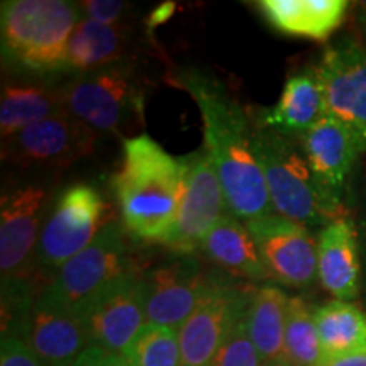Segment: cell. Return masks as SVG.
Here are the masks:
<instances>
[{"mask_svg":"<svg viewBox=\"0 0 366 366\" xmlns=\"http://www.w3.org/2000/svg\"><path fill=\"white\" fill-rule=\"evenodd\" d=\"M129 49V29L126 26H105L81 19L68 44L66 73L84 75L124 63Z\"/></svg>","mask_w":366,"mask_h":366,"instance_id":"44dd1931","label":"cell"},{"mask_svg":"<svg viewBox=\"0 0 366 366\" xmlns=\"http://www.w3.org/2000/svg\"><path fill=\"white\" fill-rule=\"evenodd\" d=\"M299 141L317 182L341 199L346 178L365 151L355 132L340 119L324 114Z\"/></svg>","mask_w":366,"mask_h":366,"instance_id":"e0dca14e","label":"cell"},{"mask_svg":"<svg viewBox=\"0 0 366 366\" xmlns=\"http://www.w3.org/2000/svg\"><path fill=\"white\" fill-rule=\"evenodd\" d=\"M355 14H353V24L356 29V34H361L366 31V0L365 2L355 4Z\"/></svg>","mask_w":366,"mask_h":366,"instance_id":"d6a6232c","label":"cell"},{"mask_svg":"<svg viewBox=\"0 0 366 366\" xmlns=\"http://www.w3.org/2000/svg\"><path fill=\"white\" fill-rule=\"evenodd\" d=\"M4 334L17 336L43 366H66L90 347L81 317L36 299Z\"/></svg>","mask_w":366,"mask_h":366,"instance_id":"9a60e30c","label":"cell"},{"mask_svg":"<svg viewBox=\"0 0 366 366\" xmlns=\"http://www.w3.org/2000/svg\"><path fill=\"white\" fill-rule=\"evenodd\" d=\"M66 366H129L122 355L109 353L100 347L90 346L81 353L79 358L73 360Z\"/></svg>","mask_w":366,"mask_h":366,"instance_id":"4dcf8cb0","label":"cell"},{"mask_svg":"<svg viewBox=\"0 0 366 366\" xmlns=\"http://www.w3.org/2000/svg\"><path fill=\"white\" fill-rule=\"evenodd\" d=\"M46 189L38 185L17 187L0 200V272H2L4 327L11 326L38 299L31 274V258L39 227Z\"/></svg>","mask_w":366,"mask_h":366,"instance_id":"5b68a950","label":"cell"},{"mask_svg":"<svg viewBox=\"0 0 366 366\" xmlns=\"http://www.w3.org/2000/svg\"><path fill=\"white\" fill-rule=\"evenodd\" d=\"M59 89L65 111L94 132L122 136L144 126V86L127 63L76 75Z\"/></svg>","mask_w":366,"mask_h":366,"instance_id":"8992f818","label":"cell"},{"mask_svg":"<svg viewBox=\"0 0 366 366\" xmlns=\"http://www.w3.org/2000/svg\"><path fill=\"white\" fill-rule=\"evenodd\" d=\"M185 177V158L172 157L148 134L126 137L112 189L132 237L162 244L177 222Z\"/></svg>","mask_w":366,"mask_h":366,"instance_id":"7a4b0ae2","label":"cell"},{"mask_svg":"<svg viewBox=\"0 0 366 366\" xmlns=\"http://www.w3.org/2000/svg\"><path fill=\"white\" fill-rule=\"evenodd\" d=\"M253 148L274 214L307 229H324L337 217L346 216L340 197L327 192L314 177L295 137L254 126Z\"/></svg>","mask_w":366,"mask_h":366,"instance_id":"277c9868","label":"cell"},{"mask_svg":"<svg viewBox=\"0 0 366 366\" xmlns=\"http://www.w3.org/2000/svg\"><path fill=\"white\" fill-rule=\"evenodd\" d=\"M288 302L290 297L273 285L258 288L251 297L246 326L262 363L282 360Z\"/></svg>","mask_w":366,"mask_h":366,"instance_id":"d4e9b609","label":"cell"},{"mask_svg":"<svg viewBox=\"0 0 366 366\" xmlns=\"http://www.w3.org/2000/svg\"><path fill=\"white\" fill-rule=\"evenodd\" d=\"M210 278L194 256H178L141 274L146 322L178 331L202 300Z\"/></svg>","mask_w":366,"mask_h":366,"instance_id":"5bb4252c","label":"cell"},{"mask_svg":"<svg viewBox=\"0 0 366 366\" xmlns=\"http://www.w3.org/2000/svg\"><path fill=\"white\" fill-rule=\"evenodd\" d=\"M314 310L302 297H290L280 360L287 366H320L324 363Z\"/></svg>","mask_w":366,"mask_h":366,"instance_id":"484cf974","label":"cell"},{"mask_svg":"<svg viewBox=\"0 0 366 366\" xmlns=\"http://www.w3.org/2000/svg\"><path fill=\"white\" fill-rule=\"evenodd\" d=\"M248 314V312H246ZM262 358L251 341L246 326V315L234 327L226 345L221 347L210 366H259Z\"/></svg>","mask_w":366,"mask_h":366,"instance_id":"83f0119b","label":"cell"},{"mask_svg":"<svg viewBox=\"0 0 366 366\" xmlns=\"http://www.w3.org/2000/svg\"><path fill=\"white\" fill-rule=\"evenodd\" d=\"M126 229L109 221L84 251L51 278L38 299L54 307L79 310L105 287L132 272L126 246Z\"/></svg>","mask_w":366,"mask_h":366,"instance_id":"52a82bcc","label":"cell"},{"mask_svg":"<svg viewBox=\"0 0 366 366\" xmlns=\"http://www.w3.org/2000/svg\"><path fill=\"white\" fill-rule=\"evenodd\" d=\"M81 21L79 2L7 0L0 9L4 65L34 76L66 73L68 44Z\"/></svg>","mask_w":366,"mask_h":366,"instance_id":"3957f363","label":"cell"},{"mask_svg":"<svg viewBox=\"0 0 366 366\" xmlns=\"http://www.w3.org/2000/svg\"><path fill=\"white\" fill-rule=\"evenodd\" d=\"M187 177L180 210L163 246L180 256H190L204 246L205 237L226 216V197L212 159L205 148L185 157Z\"/></svg>","mask_w":366,"mask_h":366,"instance_id":"30bf717a","label":"cell"},{"mask_svg":"<svg viewBox=\"0 0 366 366\" xmlns=\"http://www.w3.org/2000/svg\"><path fill=\"white\" fill-rule=\"evenodd\" d=\"M317 278L336 300L350 302L360 294V232L347 216L320 229L317 239Z\"/></svg>","mask_w":366,"mask_h":366,"instance_id":"ac0fdd59","label":"cell"},{"mask_svg":"<svg viewBox=\"0 0 366 366\" xmlns=\"http://www.w3.org/2000/svg\"><path fill=\"white\" fill-rule=\"evenodd\" d=\"M0 366H43L17 336L2 334Z\"/></svg>","mask_w":366,"mask_h":366,"instance_id":"f546056e","label":"cell"},{"mask_svg":"<svg viewBox=\"0 0 366 366\" xmlns=\"http://www.w3.org/2000/svg\"><path fill=\"white\" fill-rule=\"evenodd\" d=\"M251 297L248 288L214 274L202 300L178 329L180 366H210L248 312Z\"/></svg>","mask_w":366,"mask_h":366,"instance_id":"9c48e42d","label":"cell"},{"mask_svg":"<svg viewBox=\"0 0 366 366\" xmlns=\"http://www.w3.org/2000/svg\"><path fill=\"white\" fill-rule=\"evenodd\" d=\"M170 7L172 6L159 7L158 11L153 12V16H151V21H153L154 24H158V22H163L164 19H168V16H170Z\"/></svg>","mask_w":366,"mask_h":366,"instance_id":"836d02e7","label":"cell"},{"mask_svg":"<svg viewBox=\"0 0 366 366\" xmlns=\"http://www.w3.org/2000/svg\"><path fill=\"white\" fill-rule=\"evenodd\" d=\"M256 6L277 31L314 41L331 38L350 11L346 0H259Z\"/></svg>","mask_w":366,"mask_h":366,"instance_id":"d6986e66","label":"cell"},{"mask_svg":"<svg viewBox=\"0 0 366 366\" xmlns=\"http://www.w3.org/2000/svg\"><path fill=\"white\" fill-rule=\"evenodd\" d=\"M320 366H366V353L347 355L341 356V358L327 360Z\"/></svg>","mask_w":366,"mask_h":366,"instance_id":"1f68e13d","label":"cell"},{"mask_svg":"<svg viewBox=\"0 0 366 366\" xmlns=\"http://www.w3.org/2000/svg\"><path fill=\"white\" fill-rule=\"evenodd\" d=\"M317 71L326 114L355 132L366 151V49L345 38L324 51Z\"/></svg>","mask_w":366,"mask_h":366,"instance_id":"4fadbf2b","label":"cell"},{"mask_svg":"<svg viewBox=\"0 0 366 366\" xmlns=\"http://www.w3.org/2000/svg\"><path fill=\"white\" fill-rule=\"evenodd\" d=\"M81 19L99 22L105 26H124V17L131 6L119 0H86L79 2Z\"/></svg>","mask_w":366,"mask_h":366,"instance_id":"f1b7e54d","label":"cell"},{"mask_svg":"<svg viewBox=\"0 0 366 366\" xmlns=\"http://www.w3.org/2000/svg\"><path fill=\"white\" fill-rule=\"evenodd\" d=\"M61 111H65L61 89L22 81L4 84L0 97V132L4 141Z\"/></svg>","mask_w":366,"mask_h":366,"instance_id":"603a6c76","label":"cell"},{"mask_svg":"<svg viewBox=\"0 0 366 366\" xmlns=\"http://www.w3.org/2000/svg\"><path fill=\"white\" fill-rule=\"evenodd\" d=\"M363 242H365V253H366V219L363 222Z\"/></svg>","mask_w":366,"mask_h":366,"instance_id":"8d00e7d4","label":"cell"},{"mask_svg":"<svg viewBox=\"0 0 366 366\" xmlns=\"http://www.w3.org/2000/svg\"><path fill=\"white\" fill-rule=\"evenodd\" d=\"M95 139L97 132L70 112L61 111L7 139L4 154L26 167H66L89 157Z\"/></svg>","mask_w":366,"mask_h":366,"instance_id":"2e32d148","label":"cell"},{"mask_svg":"<svg viewBox=\"0 0 366 366\" xmlns=\"http://www.w3.org/2000/svg\"><path fill=\"white\" fill-rule=\"evenodd\" d=\"M324 114L326 105L317 71L305 70L287 80L278 104L262 112L258 126L300 139Z\"/></svg>","mask_w":366,"mask_h":366,"instance_id":"ffe728a7","label":"cell"},{"mask_svg":"<svg viewBox=\"0 0 366 366\" xmlns=\"http://www.w3.org/2000/svg\"><path fill=\"white\" fill-rule=\"evenodd\" d=\"M356 39H358V43H360L361 46H363V48L366 49V31H365V33L358 34V38H356Z\"/></svg>","mask_w":366,"mask_h":366,"instance_id":"d590c367","label":"cell"},{"mask_svg":"<svg viewBox=\"0 0 366 366\" xmlns=\"http://www.w3.org/2000/svg\"><path fill=\"white\" fill-rule=\"evenodd\" d=\"M246 226L254 237L268 278L292 288L312 285L317 278V241L307 227L273 212Z\"/></svg>","mask_w":366,"mask_h":366,"instance_id":"7c38bea8","label":"cell"},{"mask_svg":"<svg viewBox=\"0 0 366 366\" xmlns=\"http://www.w3.org/2000/svg\"><path fill=\"white\" fill-rule=\"evenodd\" d=\"M172 84L185 90L200 111L204 148L221 180L229 212L244 222L272 214V202L253 148L248 114L221 80L197 68L180 70Z\"/></svg>","mask_w":366,"mask_h":366,"instance_id":"6da1fadb","label":"cell"},{"mask_svg":"<svg viewBox=\"0 0 366 366\" xmlns=\"http://www.w3.org/2000/svg\"><path fill=\"white\" fill-rule=\"evenodd\" d=\"M122 356L129 366H180L178 331L146 322Z\"/></svg>","mask_w":366,"mask_h":366,"instance_id":"4316f807","label":"cell"},{"mask_svg":"<svg viewBox=\"0 0 366 366\" xmlns=\"http://www.w3.org/2000/svg\"><path fill=\"white\" fill-rule=\"evenodd\" d=\"M79 315L90 346L122 355L146 324L141 274L126 273L86 302Z\"/></svg>","mask_w":366,"mask_h":366,"instance_id":"8fae6325","label":"cell"},{"mask_svg":"<svg viewBox=\"0 0 366 366\" xmlns=\"http://www.w3.org/2000/svg\"><path fill=\"white\" fill-rule=\"evenodd\" d=\"M204 253L209 259L226 268L227 272L248 280H268L267 268L262 262L258 246L246 222L226 214L217 226L205 237Z\"/></svg>","mask_w":366,"mask_h":366,"instance_id":"7402d4cb","label":"cell"},{"mask_svg":"<svg viewBox=\"0 0 366 366\" xmlns=\"http://www.w3.org/2000/svg\"><path fill=\"white\" fill-rule=\"evenodd\" d=\"M259 366H287V365L283 363V361L278 360V361H263Z\"/></svg>","mask_w":366,"mask_h":366,"instance_id":"e575fe53","label":"cell"},{"mask_svg":"<svg viewBox=\"0 0 366 366\" xmlns=\"http://www.w3.org/2000/svg\"><path fill=\"white\" fill-rule=\"evenodd\" d=\"M107 216L109 205L95 187L89 183L66 187L41 229L36 263L44 273L56 274L97 237L109 222Z\"/></svg>","mask_w":366,"mask_h":366,"instance_id":"ba28073f","label":"cell"},{"mask_svg":"<svg viewBox=\"0 0 366 366\" xmlns=\"http://www.w3.org/2000/svg\"><path fill=\"white\" fill-rule=\"evenodd\" d=\"M324 361L366 353V314L355 304L331 300L314 310Z\"/></svg>","mask_w":366,"mask_h":366,"instance_id":"cb8c5ba5","label":"cell"}]
</instances>
